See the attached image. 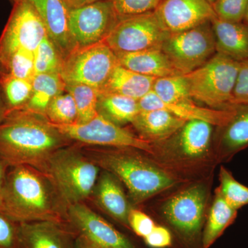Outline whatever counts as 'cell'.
Here are the masks:
<instances>
[{"label": "cell", "mask_w": 248, "mask_h": 248, "mask_svg": "<svg viewBox=\"0 0 248 248\" xmlns=\"http://www.w3.org/2000/svg\"><path fill=\"white\" fill-rule=\"evenodd\" d=\"M93 193L98 205L108 215L129 228L128 215L131 208L120 180L115 176L107 171L103 172L98 178Z\"/></svg>", "instance_id": "21"}, {"label": "cell", "mask_w": 248, "mask_h": 248, "mask_svg": "<svg viewBox=\"0 0 248 248\" xmlns=\"http://www.w3.org/2000/svg\"><path fill=\"white\" fill-rule=\"evenodd\" d=\"M98 114L117 125L132 124L141 111L139 101L117 94L99 93Z\"/></svg>", "instance_id": "27"}, {"label": "cell", "mask_w": 248, "mask_h": 248, "mask_svg": "<svg viewBox=\"0 0 248 248\" xmlns=\"http://www.w3.org/2000/svg\"><path fill=\"white\" fill-rule=\"evenodd\" d=\"M208 2L212 5V6H213V5L215 4V3H216L217 0H208Z\"/></svg>", "instance_id": "45"}, {"label": "cell", "mask_w": 248, "mask_h": 248, "mask_svg": "<svg viewBox=\"0 0 248 248\" xmlns=\"http://www.w3.org/2000/svg\"><path fill=\"white\" fill-rule=\"evenodd\" d=\"M66 220L77 244L89 248H135L130 240L83 203L66 209Z\"/></svg>", "instance_id": "12"}, {"label": "cell", "mask_w": 248, "mask_h": 248, "mask_svg": "<svg viewBox=\"0 0 248 248\" xmlns=\"http://www.w3.org/2000/svg\"><path fill=\"white\" fill-rule=\"evenodd\" d=\"M66 206L46 174L30 166L11 167L0 213L17 223H66Z\"/></svg>", "instance_id": "2"}, {"label": "cell", "mask_w": 248, "mask_h": 248, "mask_svg": "<svg viewBox=\"0 0 248 248\" xmlns=\"http://www.w3.org/2000/svg\"><path fill=\"white\" fill-rule=\"evenodd\" d=\"M137 151L139 150L88 146L84 149V154L100 169L123 183L134 203H141L172 187L176 180Z\"/></svg>", "instance_id": "3"}, {"label": "cell", "mask_w": 248, "mask_h": 248, "mask_svg": "<svg viewBox=\"0 0 248 248\" xmlns=\"http://www.w3.org/2000/svg\"><path fill=\"white\" fill-rule=\"evenodd\" d=\"M66 91L73 96L78 110V124L87 123L98 115L99 91L81 84H66Z\"/></svg>", "instance_id": "30"}, {"label": "cell", "mask_w": 248, "mask_h": 248, "mask_svg": "<svg viewBox=\"0 0 248 248\" xmlns=\"http://www.w3.org/2000/svg\"><path fill=\"white\" fill-rule=\"evenodd\" d=\"M118 64L117 55L104 41L76 47L63 60L60 76L66 84L87 85L99 91Z\"/></svg>", "instance_id": "6"}, {"label": "cell", "mask_w": 248, "mask_h": 248, "mask_svg": "<svg viewBox=\"0 0 248 248\" xmlns=\"http://www.w3.org/2000/svg\"><path fill=\"white\" fill-rule=\"evenodd\" d=\"M120 66L152 78L181 76L161 48L115 54Z\"/></svg>", "instance_id": "22"}, {"label": "cell", "mask_w": 248, "mask_h": 248, "mask_svg": "<svg viewBox=\"0 0 248 248\" xmlns=\"http://www.w3.org/2000/svg\"><path fill=\"white\" fill-rule=\"evenodd\" d=\"M19 223L0 213V248H19Z\"/></svg>", "instance_id": "37"}, {"label": "cell", "mask_w": 248, "mask_h": 248, "mask_svg": "<svg viewBox=\"0 0 248 248\" xmlns=\"http://www.w3.org/2000/svg\"><path fill=\"white\" fill-rule=\"evenodd\" d=\"M63 55L46 35L35 52V72L38 74H61Z\"/></svg>", "instance_id": "31"}, {"label": "cell", "mask_w": 248, "mask_h": 248, "mask_svg": "<svg viewBox=\"0 0 248 248\" xmlns=\"http://www.w3.org/2000/svg\"><path fill=\"white\" fill-rule=\"evenodd\" d=\"M10 1H12V2H14V1H16V0H10Z\"/></svg>", "instance_id": "47"}, {"label": "cell", "mask_w": 248, "mask_h": 248, "mask_svg": "<svg viewBox=\"0 0 248 248\" xmlns=\"http://www.w3.org/2000/svg\"><path fill=\"white\" fill-rule=\"evenodd\" d=\"M218 189L222 197L232 208L239 210L248 205V187L238 182L226 168L221 166Z\"/></svg>", "instance_id": "34"}, {"label": "cell", "mask_w": 248, "mask_h": 248, "mask_svg": "<svg viewBox=\"0 0 248 248\" xmlns=\"http://www.w3.org/2000/svg\"><path fill=\"white\" fill-rule=\"evenodd\" d=\"M215 193V200L202 234L203 248L211 247L237 217L238 210L228 205L218 188Z\"/></svg>", "instance_id": "26"}, {"label": "cell", "mask_w": 248, "mask_h": 248, "mask_svg": "<svg viewBox=\"0 0 248 248\" xmlns=\"http://www.w3.org/2000/svg\"><path fill=\"white\" fill-rule=\"evenodd\" d=\"M9 167L4 161L0 159V206H1V199H2L3 191H4L5 182H6V174Z\"/></svg>", "instance_id": "41"}, {"label": "cell", "mask_w": 248, "mask_h": 248, "mask_svg": "<svg viewBox=\"0 0 248 248\" xmlns=\"http://www.w3.org/2000/svg\"><path fill=\"white\" fill-rule=\"evenodd\" d=\"M155 12L169 33L189 30L217 17L208 0H163Z\"/></svg>", "instance_id": "14"}, {"label": "cell", "mask_w": 248, "mask_h": 248, "mask_svg": "<svg viewBox=\"0 0 248 248\" xmlns=\"http://www.w3.org/2000/svg\"><path fill=\"white\" fill-rule=\"evenodd\" d=\"M119 16L108 0L71 10L69 27L76 47L104 42L115 25Z\"/></svg>", "instance_id": "13"}, {"label": "cell", "mask_w": 248, "mask_h": 248, "mask_svg": "<svg viewBox=\"0 0 248 248\" xmlns=\"http://www.w3.org/2000/svg\"><path fill=\"white\" fill-rule=\"evenodd\" d=\"M39 14L49 38L66 58L76 48L70 31V10L64 0H28Z\"/></svg>", "instance_id": "17"}, {"label": "cell", "mask_w": 248, "mask_h": 248, "mask_svg": "<svg viewBox=\"0 0 248 248\" xmlns=\"http://www.w3.org/2000/svg\"><path fill=\"white\" fill-rule=\"evenodd\" d=\"M19 248H78L76 234L67 222L19 223Z\"/></svg>", "instance_id": "15"}, {"label": "cell", "mask_w": 248, "mask_h": 248, "mask_svg": "<svg viewBox=\"0 0 248 248\" xmlns=\"http://www.w3.org/2000/svg\"><path fill=\"white\" fill-rule=\"evenodd\" d=\"M217 53L235 61L248 60V26L245 23L228 22L218 17L211 21Z\"/></svg>", "instance_id": "20"}, {"label": "cell", "mask_w": 248, "mask_h": 248, "mask_svg": "<svg viewBox=\"0 0 248 248\" xmlns=\"http://www.w3.org/2000/svg\"><path fill=\"white\" fill-rule=\"evenodd\" d=\"M170 33L155 11L119 17L104 42L115 54L161 48Z\"/></svg>", "instance_id": "8"}, {"label": "cell", "mask_w": 248, "mask_h": 248, "mask_svg": "<svg viewBox=\"0 0 248 248\" xmlns=\"http://www.w3.org/2000/svg\"><path fill=\"white\" fill-rule=\"evenodd\" d=\"M119 17L155 11L163 0H108Z\"/></svg>", "instance_id": "35"}, {"label": "cell", "mask_w": 248, "mask_h": 248, "mask_svg": "<svg viewBox=\"0 0 248 248\" xmlns=\"http://www.w3.org/2000/svg\"><path fill=\"white\" fill-rule=\"evenodd\" d=\"M32 84L30 99L23 109L44 116L54 98L66 91V83L60 74L35 75Z\"/></svg>", "instance_id": "25"}, {"label": "cell", "mask_w": 248, "mask_h": 248, "mask_svg": "<svg viewBox=\"0 0 248 248\" xmlns=\"http://www.w3.org/2000/svg\"><path fill=\"white\" fill-rule=\"evenodd\" d=\"M76 147L59 150L47 162L44 173L56 189L66 208L82 203L93 192L100 168Z\"/></svg>", "instance_id": "4"}, {"label": "cell", "mask_w": 248, "mask_h": 248, "mask_svg": "<svg viewBox=\"0 0 248 248\" xmlns=\"http://www.w3.org/2000/svg\"><path fill=\"white\" fill-rule=\"evenodd\" d=\"M6 114H7V110H6V105H5L4 99H3L2 94H1V89H0V124H1L2 121L4 120Z\"/></svg>", "instance_id": "43"}, {"label": "cell", "mask_w": 248, "mask_h": 248, "mask_svg": "<svg viewBox=\"0 0 248 248\" xmlns=\"http://www.w3.org/2000/svg\"><path fill=\"white\" fill-rule=\"evenodd\" d=\"M0 89L8 114L26 107L32 93V81L0 72Z\"/></svg>", "instance_id": "28"}, {"label": "cell", "mask_w": 248, "mask_h": 248, "mask_svg": "<svg viewBox=\"0 0 248 248\" xmlns=\"http://www.w3.org/2000/svg\"><path fill=\"white\" fill-rule=\"evenodd\" d=\"M46 117L53 125L78 124V110L73 96L67 91L56 96L49 104Z\"/></svg>", "instance_id": "33"}, {"label": "cell", "mask_w": 248, "mask_h": 248, "mask_svg": "<svg viewBox=\"0 0 248 248\" xmlns=\"http://www.w3.org/2000/svg\"><path fill=\"white\" fill-rule=\"evenodd\" d=\"M71 142L46 116L24 109L9 112L0 124V159L9 168L25 165L44 172L50 157Z\"/></svg>", "instance_id": "1"}, {"label": "cell", "mask_w": 248, "mask_h": 248, "mask_svg": "<svg viewBox=\"0 0 248 248\" xmlns=\"http://www.w3.org/2000/svg\"><path fill=\"white\" fill-rule=\"evenodd\" d=\"M97 1H99V0H64L65 3L70 10L78 9V8L93 4Z\"/></svg>", "instance_id": "42"}, {"label": "cell", "mask_w": 248, "mask_h": 248, "mask_svg": "<svg viewBox=\"0 0 248 248\" xmlns=\"http://www.w3.org/2000/svg\"><path fill=\"white\" fill-rule=\"evenodd\" d=\"M213 127L203 121H188L171 138L162 142L184 157L200 158L209 151Z\"/></svg>", "instance_id": "18"}, {"label": "cell", "mask_w": 248, "mask_h": 248, "mask_svg": "<svg viewBox=\"0 0 248 248\" xmlns=\"http://www.w3.org/2000/svg\"><path fill=\"white\" fill-rule=\"evenodd\" d=\"M152 91L163 102L170 104L193 100L184 75L156 78Z\"/></svg>", "instance_id": "29"}, {"label": "cell", "mask_w": 248, "mask_h": 248, "mask_svg": "<svg viewBox=\"0 0 248 248\" xmlns=\"http://www.w3.org/2000/svg\"><path fill=\"white\" fill-rule=\"evenodd\" d=\"M207 203L204 186L195 185L179 192L163 207L165 218L182 244L193 247L202 246V226Z\"/></svg>", "instance_id": "9"}, {"label": "cell", "mask_w": 248, "mask_h": 248, "mask_svg": "<svg viewBox=\"0 0 248 248\" xmlns=\"http://www.w3.org/2000/svg\"><path fill=\"white\" fill-rule=\"evenodd\" d=\"M231 121L218 128L217 148L221 159L231 158L248 147V106L234 105Z\"/></svg>", "instance_id": "23"}, {"label": "cell", "mask_w": 248, "mask_h": 248, "mask_svg": "<svg viewBox=\"0 0 248 248\" xmlns=\"http://www.w3.org/2000/svg\"><path fill=\"white\" fill-rule=\"evenodd\" d=\"M141 110L162 109L171 114L188 122L198 120L208 122L217 128L226 125L234 114V107L229 110H217L203 107L196 104L195 101L170 104L163 102L153 91L139 100Z\"/></svg>", "instance_id": "16"}, {"label": "cell", "mask_w": 248, "mask_h": 248, "mask_svg": "<svg viewBox=\"0 0 248 248\" xmlns=\"http://www.w3.org/2000/svg\"><path fill=\"white\" fill-rule=\"evenodd\" d=\"M239 69V62L217 53L203 66L184 75L191 97L210 108H232V93Z\"/></svg>", "instance_id": "5"}, {"label": "cell", "mask_w": 248, "mask_h": 248, "mask_svg": "<svg viewBox=\"0 0 248 248\" xmlns=\"http://www.w3.org/2000/svg\"><path fill=\"white\" fill-rule=\"evenodd\" d=\"M155 79L118 64L99 93L121 94L139 101L152 91Z\"/></svg>", "instance_id": "24"}, {"label": "cell", "mask_w": 248, "mask_h": 248, "mask_svg": "<svg viewBox=\"0 0 248 248\" xmlns=\"http://www.w3.org/2000/svg\"><path fill=\"white\" fill-rule=\"evenodd\" d=\"M0 72L32 81L35 76V53L24 50L10 53L0 60Z\"/></svg>", "instance_id": "32"}, {"label": "cell", "mask_w": 248, "mask_h": 248, "mask_svg": "<svg viewBox=\"0 0 248 248\" xmlns=\"http://www.w3.org/2000/svg\"><path fill=\"white\" fill-rule=\"evenodd\" d=\"M144 241L152 248H166L172 245V234L165 227L155 226L153 231L144 238Z\"/></svg>", "instance_id": "40"}, {"label": "cell", "mask_w": 248, "mask_h": 248, "mask_svg": "<svg viewBox=\"0 0 248 248\" xmlns=\"http://www.w3.org/2000/svg\"><path fill=\"white\" fill-rule=\"evenodd\" d=\"M47 34L35 8L28 0H16L0 37V60L16 50L35 53Z\"/></svg>", "instance_id": "11"}, {"label": "cell", "mask_w": 248, "mask_h": 248, "mask_svg": "<svg viewBox=\"0 0 248 248\" xmlns=\"http://www.w3.org/2000/svg\"><path fill=\"white\" fill-rule=\"evenodd\" d=\"M186 122L168 111L155 109L140 111L131 124L140 138L154 143L171 138Z\"/></svg>", "instance_id": "19"}, {"label": "cell", "mask_w": 248, "mask_h": 248, "mask_svg": "<svg viewBox=\"0 0 248 248\" xmlns=\"http://www.w3.org/2000/svg\"><path fill=\"white\" fill-rule=\"evenodd\" d=\"M128 226L135 234L144 239L153 231L156 225L146 214L131 208L128 215Z\"/></svg>", "instance_id": "39"}, {"label": "cell", "mask_w": 248, "mask_h": 248, "mask_svg": "<svg viewBox=\"0 0 248 248\" xmlns=\"http://www.w3.org/2000/svg\"><path fill=\"white\" fill-rule=\"evenodd\" d=\"M243 22L245 23V24H246V25L248 26V7L247 9V11H246V16H245L244 21H243Z\"/></svg>", "instance_id": "44"}, {"label": "cell", "mask_w": 248, "mask_h": 248, "mask_svg": "<svg viewBox=\"0 0 248 248\" xmlns=\"http://www.w3.org/2000/svg\"><path fill=\"white\" fill-rule=\"evenodd\" d=\"M78 248H89L84 247V246H78Z\"/></svg>", "instance_id": "46"}, {"label": "cell", "mask_w": 248, "mask_h": 248, "mask_svg": "<svg viewBox=\"0 0 248 248\" xmlns=\"http://www.w3.org/2000/svg\"><path fill=\"white\" fill-rule=\"evenodd\" d=\"M232 104L248 106V60L239 62V69L232 93Z\"/></svg>", "instance_id": "38"}, {"label": "cell", "mask_w": 248, "mask_h": 248, "mask_svg": "<svg viewBox=\"0 0 248 248\" xmlns=\"http://www.w3.org/2000/svg\"><path fill=\"white\" fill-rule=\"evenodd\" d=\"M161 49L181 74L195 71L217 53L211 22L189 30L170 33Z\"/></svg>", "instance_id": "7"}, {"label": "cell", "mask_w": 248, "mask_h": 248, "mask_svg": "<svg viewBox=\"0 0 248 248\" xmlns=\"http://www.w3.org/2000/svg\"><path fill=\"white\" fill-rule=\"evenodd\" d=\"M217 17L228 22L244 21L248 7V0H217L213 5Z\"/></svg>", "instance_id": "36"}, {"label": "cell", "mask_w": 248, "mask_h": 248, "mask_svg": "<svg viewBox=\"0 0 248 248\" xmlns=\"http://www.w3.org/2000/svg\"><path fill=\"white\" fill-rule=\"evenodd\" d=\"M54 125L68 140L81 145L134 148L150 154L154 153L153 143L142 140L128 129L114 124L99 114L87 123Z\"/></svg>", "instance_id": "10"}]
</instances>
